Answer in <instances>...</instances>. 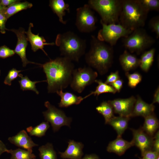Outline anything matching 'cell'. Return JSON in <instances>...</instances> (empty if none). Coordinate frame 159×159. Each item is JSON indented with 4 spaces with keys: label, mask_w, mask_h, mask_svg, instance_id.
<instances>
[{
    "label": "cell",
    "mask_w": 159,
    "mask_h": 159,
    "mask_svg": "<svg viewBox=\"0 0 159 159\" xmlns=\"http://www.w3.org/2000/svg\"><path fill=\"white\" fill-rule=\"evenodd\" d=\"M41 66L46 75L48 93L63 90L70 84L74 69L72 61L63 57H58Z\"/></svg>",
    "instance_id": "obj_1"
},
{
    "label": "cell",
    "mask_w": 159,
    "mask_h": 159,
    "mask_svg": "<svg viewBox=\"0 0 159 159\" xmlns=\"http://www.w3.org/2000/svg\"><path fill=\"white\" fill-rule=\"evenodd\" d=\"M113 54L112 46L92 36L90 49L85 55V59L89 66L96 69L101 75H103L112 65Z\"/></svg>",
    "instance_id": "obj_2"
},
{
    "label": "cell",
    "mask_w": 159,
    "mask_h": 159,
    "mask_svg": "<svg viewBox=\"0 0 159 159\" xmlns=\"http://www.w3.org/2000/svg\"><path fill=\"white\" fill-rule=\"evenodd\" d=\"M149 12L139 0H122L119 23L132 31L144 26Z\"/></svg>",
    "instance_id": "obj_3"
},
{
    "label": "cell",
    "mask_w": 159,
    "mask_h": 159,
    "mask_svg": "<svg viewBox=\"0 0 159 159\" xmlns=\"http://www.w3.org/2000/svg\"><path fill=\"white\" fill-rule=\"evenodd\" d=\"M55 43L63 57L76 62L85 53L87 46L85 40L70 31L58 34Z\"/></svg>",
    "instance_id": "obj_4"
},
{
    "label": "cell",
    "mask_w": 159,
    "mask_h": 159,
    "mask_svg": "<svg viewBox=\"0 0 159 159\" xmlns=\"http://www.w3.org/2000/svg\"><path fill=\"white\" fill-rule=\"evenodd\" d=\"M122 0H90L88 4L101 17L105 24L119 23Z\"/></svg>",
    "instance_id": "obj_5"
},
{
    "label": "cell",
    "mask_w": 159,
    "mask_h": 159,
    "mask_svg": "<svg viewBox=\"0 0 159 159\" xmlns=\"http://www.w3.org/2000/svg\"><path fill=\"white\" fill-rule=\"evenodd\" d=\"M122 42L127 50L140 54L153 45L155 40L142 27L134 30L127 37L123 38Z\"/></svg>",
    "instance_id": "obj_6"
},
{
    "label": "cell",
    "mask_w": 159,
    "mask_h": 159,
    "mask_svg": "<svg viewBox=\"0 0 159 159\" xmlns=\"http://www.w3.org/2000/svg\"><path fill=\"white\" fill-rule=\"evenodd\" d=\"M102 28L99 31L97 38L111 46L115 45L121 37L125 38L133 31L127 29L120 23L105 24L100 21Z\"/></svg>",
    "instance_id": "obj_7"
},
{
    "label": "cell",
    "mask_w": 159,
    "mask_h": 159,
    "mask_svg": "<svg viewBox=\"0 0 159 159\" xmlns=\"http://www.w3.org/2000/svg\"><path fill=\"white\" fill-rule=\"evenodd\" d=\"M98 73L90 67H84L74 69L70 85L72 89L81 93L87 86L95 82Z\"/></svg>",
    "instance_id": "obj_8"
},
{
    "label": "cell",
    "mask_w": 159,
    "mask_h": 159,
    "mask_svg": "<svg viewBox=\"0 0 159 159\" xmlns=\"http://www.w3.org/2000/svg\"><path fill=\"white\" fill-rule=\"evenodd\" d=\"M88 4L77 9L75 25L81 32H91L96 29L97 19Z\"/></svg>",
    "instance_id": "obj_9"
},
{
    "label": "cell",
    "mask_w": 159,
    "mask_h": 159,
    "mask_svg": "<svg viewBox=\"0 0 159 159\" xmlns=\"http://www.w3.org/2000/svg\"><path fill=\"white\" fill-rule=\"evenodd\" d=\"M47 110L43 112L45 120L51 124L54 132L58 131L63 126L70 127L72 118L67 117L64 112L52 105L48 101L44 103Z\"/></svg>",
    "instance_id": "obj_10"
},
{
    "label": "cell",
    "mask_w": 159,
    "mask_h": 159,
    "mask_svg": "<svg viewBox=\"0 0 159 159\" xmlns=\"http://www.w3.org/2000/svg\"><path fill=\"white\" fill-rule=\"evenodd\" d=\"M136 101L134 96L127 98H117L107 102L112 106L114 113L119 116L130 117Z\"/></svg>",
    "instance_id": "obj_11"
},
{
    "label": "cell",
    "mask_w": 159,
    "mask_h": 159,
    "mask_svg": "<svg viewBox=\"0 0 159 159\" xmlns=\"http://www.w3.org/2000/svg\"><path fill=\"white\" fill-rule=\"evenodd\" d=\"M133 138L132 140L134 145L140 150L142 155L146 151L152 150L153 136L150 135L145 132L142 127L137 130L131 129Z\"/></svg>",
    "instance_id": "obj_12"
},
{
    "label": "cell",
    "mask_w": 159,
    "mask_h": 159,
    "mask_svg": "<svg viewBox=\"0 0 159 159\" xmlns=\"http://www.w3.org/2000/svg\"><path fill=\"white\" fill-rule=\"evenodd\" d=\"M15 33L17 38V42L16 47L14 50L15 53L21 58L23 67H25L29 63L41 64L29 61L27 59L26 55V49L28 44V39L26 35L24 29L20 28L18 29H12L8 30Z\"/></svg>",
    "instance_id": "obj_13"
},
{
    "label": "cell",
    "mask_w": 159,
    "mask_h": 159,
    "mask_svg": "<svg viewBox=\"0 0 159 159\" xmlns=\"http://www.w3.org/2000/svg\"><path fill=\"white\" fill-rule=\"evenodd\" d=\"M8 140L16 146L27 150H32V148L38 145L35 143L26 132L22 130L16 135L9 137Z\"/></svg>",
    "instance_id": "obj_14"
},
{
    "label": "cell",
    "mask_w": 159,
    "mask_h": 159,
    "mask_svg": "<svg viewBox=\"0 0 159 159\" xmlns=\"http://www.w3.org/2000/svg\"><path fill=\"white\" fill-rule=\"evenodd\" d=\"M66 150L63 152H59L60 157L63 159H81L83 155V144L81 142L69 140Z\"/></svg>",
    "instance_id": "obj_15"
},
{
    "label": "cell",
    "mask_w": 159,
    "mask_h": 159,
    "mask_svg": "<svg viewBox=\"0 0 159 159\" xmlns=\"http://www.w3.org/2000/svg\"><path fill=\"white\" fill-rule=\"evenodd\" d=\"M33 27V24L30 23L28 31L25 32L28 40L30 43L32 49L34 52L39 49H41L47 56V54L44 49V46L46 45H54L55 43L54 42L47 43L44 37L39 36V34H33L31 31V28Z\"/></svg>",
    "instance_id": "obj_16"
},
{
    "label": "cell",
    "mask_w": 159,
    "mask_h": 159,
    "mask_svg": "<svg viewBox=\"0 0 159 159\" xmlns=\"http://www.w3.org/2000/svg\"><path fill=\"white\" fill-rule=\"evenodd\" d=\"M155 108L153 104L146 102L138 95L131 117L141 116L144 118L154 113Z\"/></svg>",
    "instance_id": "obj_17"
},
{
    "label": "cell",
    "mask_w": 159,
    "mask_h": 159,
    "mask_svg": "<svg viewBox=\"0 0 159 159\" xmlns=\"http://www.w3.org/2000/svg\"><path fill=\"white\" fill-rule=\"evenodd\" d=\"M133 146L134 144L132 140L128 142L122 139L121 137H117L116 139L109 143L107 148V150L109 152L114 153L121 156Z\"/></svg>",
    "instance_id": "obj_18"
},
{
    "label": "cell",
    "mask_w": 159,
    "mask_h": 159,
    "mask_svg": "<svg viewBox=\"0 0 159 159\" xmlns=\"http://www.w3.org/2000/svg\"><path fill=\"white\" fill-rule=\"evenodd\" d=\"M119 60L122 69L126 72L135 69L139 66L140 59L127 50L120 56Z\"/></svg>",
    "instance_id": "obj_19"
},
{
    "label": "cell",
    "mask_w": 159,
    "mask_h": 159,
    "mask_svg": "<svg viewBox=\"0 0 159 159\" xmlns=\"http://www.w3.org/2000/svg\"><path fill=\"white\" fill-rule=\"evenodd\" d=\"M49 6L59 18V21L63 24H66L67 21L64 20L63 17L66 11L70 12L69 4L64 0H51L49 1Z\"/></svg>",
    "instance_id": "obj_20"
},
{
    "label": "cell",
    "mask_w": 159,
    "mask_h": 159,
    "mask_svg": "<svg viewBox=\"0 0 159 159\" xmlns=\"http://www.w3.org/2000/svg\"><path fill=\"white\" fill-rule=\"evenodd\" d=\"M56 92L61 97L58 104L59 107H67L73 105L79 104L84 99L81 96H77L70 92H64L62 90Z\"/></svg>",
    "instance_id": "obj_21"
},
{
    "label": "cell",
    "mask_w": 159,
    "mask_h": 159,
    "mask_svg": "<svg viewBox=\"0 0 159 159\" xmlns=\"http://www.w3.org/2000/svg\"><path fill=\"white\" fill-rule=\"evenodd\" d=\"M129 117L119 116H114L108 122L116 131L117 137H121L125 130L127 128Z\"/></svg>",
    "instance_id": "obj_22"
},
{
    "label": "cell",
    "mask_w": 159,
    "mask_h": 159,
    "mask_svg": "<svg viewBox=\"0 0 159 159\" xmlns=\"http://www.w3.org/2000/svg\"><path fill=\"white\" fill-rule=\"evenodd\" d=\"M143 130L147 133L153 136L159 127V121L154 113L144 117Z\"/></svg>",
    "instance_id": "obj_23"
},
{
    "label": "cell",
    "mask_w": 159,
    "mask_h": 159,
    "mask_svg": "<svg viewBox=\"0 0 159 159\" xmlns=\"http://www.w3.org/2000/svg\"><path fill=\"white\" fill-rule=\"evenodd\" d=\"M155 51V49L153 48L142 53L139 59V66L144 72H147L152 65Z\"/></svg>",
    "instance_id": "obj_24"
},
{
    "label": "cell",
    "mask_w": 159,
    "mask_h": 159,
    "mask_svg": "<svg viewBox=\"0 0 159 159\" xmlns=\"http://www.w3.org/2000/svg\"><path fill=\"white\" fill-rule=\"evenodd\" d=\"M32 4L28 1L21 2L19 1L16 3L6 7L4 13L8 19L14 14L22 10L32 7Z\"/></svg>",
    "instance_id": "obj_25"
},
{
    "label": "cell",
    "mask_w": 159,
    "mask_h": 159,
    "mask_svg": "<svg viewBox=\"0 0 159 159\" xmlns=\"http://www.w3.org/2000/svg\"><path fill=\"white\" fill-rule=\"evenodd\" d=\"M95 82L98 84L95 90L91 92L89 94L84 97V99L92 95H94L95 96H96L97 97L100 95L102 93H111L115 94L117 92L112 86L103 82L101 80H96Z\"/></svg>",
    "instance_id": "obj_26"
},
{
    "label": "cell",
    "mask_w": 159,
    "mask_h": 159,
    "mask_svg": "<svg viewBox=\"0 0 159 159\" xmlns=\"http://www.w3.org/2000/svg\"><path fill=\"white\" fill-rule=\"evenodd\" d=\"M96 109L104 118L105 124H107L108 122L115 116L114 112L111 105L106 101H104L98 106Z\"/></svg>",
    "instance_id": "obj_27"
},
{
    "label": "cell",
    "mask_w": 159,
    "mask_h": 159,
    "mask_svg": "<svg viewBox=\"0 0 159 159\" xmlns=\"http://www.w3.org/2000/svg\"><path fill=\"white\" fill-rule=\"evenodd\" d=\"M6 152L11 154L10 159H36V158L35 155L32 153V150L18 148L8 149Z\"/></svg>",
    "instance_id": "obj_28"
},
{
    "label": "cell",
    "mask_w": 159,
    "mask_h": 159,
    "mask_svg": "<svg viewBox=\"0 0 159 159\" xmlns=\"http://www.w3.org/2000/svg\"><path fill=\"white\" fill-rule=\"evenodd\" d=\"M38 150L40 159H57L56 152L51 143L40 146Z\"/></svg>",
    "instance_id": "obj_29"
},
{
    "label": "cell",
    "mask_w": 159,
    "mask_h": 159,
    "mask_svg": "<svg viewBox=\"0 0 159 159\" xmlns=\"http://www.w3.org/2000/svg\"><path fill=\"white\" fill-rule=\"evenodd\" d=\"M49 126L48 122H43L36 126L29 127L26 130L31 136L41 137L45 135Z\"/></svg>",
    "instance_id": "obj_30"
},
{
    "label": "cell",
    "mask_w": 159,
    "mask_h": 159,
    "mask_svg": "<svg viewBox=\"0 0 159 159\" xmlns=\"http://www.w3.org/2000/svg\"><path fill=\"white\" fill-rule=\"evenodd\" d=\"M19 76L20 78V80L19 81L20 88L23 91L26 90H31L35 92L37 94H39V92L36 88L35 84L37 83L43 81H31L27 76L23 77L21 74H19Z\"/></svg>",
    "instance_id": "obj_31"
},
{
    "label": "cell",
    "mask_w": 159,
    "mask_h": 159,
    "mask_svg": "<svg viewBox=\"0 0 159 159\" xmlns=\"http://www.w3.org/2000/svg\"><path fill=\"white\" fill-rule=\"evenodd\" d=\"M125 74L128 79V85L131 88H135L142 80L141 74L137 72L132 74L126 72Z\"/></svg>",
    "instance_id": "obj_32"
},
{
    "label": "cell",
    "mask_w": 159,
    "mask_h": 159,
    "mask_svg": "<svg viewBox=\"0 0 159 159\" xmlns=\"http://www.w3.org/2000/svg\"><path fill=\"white\" fill-rule=\"evenodd\" d=\"M143 6L148 12L150 11H158L159 0H139Z\"/></svg>",
    "instance_id": "obj_33"
},
{
    "label": "cell",
    "mask_w": 159,
    "mask_h": 159,
    "mask_svg": "<svg viewBox=\"0 0 159 159\" xmlns=\"http://www.w3.org/2000/svg\"><path fill=\"white\" fill-rule=\"evenodd\" d=\"M148 26L153 32L156 34V37H159V16L157 15L152 17L150 20Z\"/></svg>",
    "instance_id": "obj_34"
},
{
    "label": "cell",
    "mask_w": 159,
    "mask_h": 159,
    "mask_svg": "<svg viewBox=\"0 0 159 159\" xmlns=\"http://www.w3.org/2000/svg\"><path fill=\"white\" fill-rule=\"evenodd\" d=\"M22 70H18L15 68H12L10 70L6 77L4 83L5 85L9 86L11 85V82L16 79L19 76V73Z\"/></svg>",
    "instance_id": "obj_35"
},
{
    "label": "cell",
    "mask_w": 159,
    "mask_h": 159,
    "mask_svg": "<svg viewBox=\"0 0 159 159\" xmlns=\"http://www.w3.org/2000/svg\"><path fill=\"white\" fill-rule=\"evenodd\" d=\"M15 53L14 50L11 49L6 46L0 47V58H6L14 55Z\"/></svg>",
    "instance_id": "obj_36"
},
{
    "label": "cell",
    "mask_w": 159,
    "mask_h": 159,
    "mask_svg": "<svg viewBox=\"0 0 159 159\" xmlns=\"http://www.w3.org/2000/svg\"><path fill=\"white\" fill-rule=\"evenodd\" d=\"M120 79L119 72L116 71L115 72H111L107 76L106 80L105 83L107 84H110Z\"/></svg>",
    "instance_id": "obj_37"
},
{
    "label": "cell",
    "mask_w": 159,
    "mask_h": 159,
    "mask_svg": "<svg viewBox=\"0 0 159 159\" xmlns=\"http://www.w3.org/2000/svg\"><path fill=\"white\" fill-rule=\"evenodd\" d=\"M4 11L0 12V31L3 34L6 33V30H7L6 28L5 24L7 20Z\"/></svg>",
    "instance_id": "obj_38"
},
{
    "label": "cell",
    "mask_w": 159,
    "mask_h": 159,
    "mask_svg": "<svg viewBox=\"0 0 159 159\" xmlns=\"http://www.w3.org/2000/svg\"><path fill=\"white\" fill-rule=\"evenodd\" d=\"M159 155V153L150 150L145 152L142 156L143 159H156Z\"/></svg>",
    "instance_id": "obj_39"
},
{
    "label": "cell",
    "mask_w": 159,
    "mask_h": 159,
    "mask_svg": "<svg viewBox=\"0 0 159 159\" xmlns=\"http://www.w3.org/2000/svg\"><path fill=\"white\" fill-rule=\"evenodd\" d=\"M152 150L159 153V132L158 130L155 133L154 136Z\"/></svg>",
    "instance_id": "obj_40"
},
{
    "label": "cell",
    "mask_w": 159,
    "mask_h": 159,
    "mask_svg": "<svg viewBox=\"0 0 159 159\" xmlns=\"http://www.w3.org/2000/svg\"><path fill=\"white\" fill-rule=\"evenodd\" d=\"M123 80L120 79L109 85L112 86L116 90L117 92H119L123 87Z\"/></svg>",
    "instance_id": "obj_41"
},
{
    "label": "cell",
    "mask_w": 159,
    "mask_h": 159,
    "mask_svg": "<svg viewBox=\"0 0 159 159\" xmlns=\"http://www.w3.org/2000/svg\"><path fill=\"white\" fill-rule=\"evenodd\" d=\"M17 0H0V4L7 7L18 1Z\"/></svg>",
    "instance_id": "obj_42"
},
{
    "label": "cell",
    "mask_w": 159,
    "mask_h": 159,
    "mask_svg": "<svg viewBox=\"0 0 159 159\" xmlns=\"http://www.w3.org/2000/svg\"><path fill=\"white\" fill-rule=\"evenodd\" d=\"M159 87L157 88L154 94L152 104L154 103H159Z\"/></svg>",
    "instance_id": "obj_43"
},
{
    "label": "cell",
    "mask_w": 159,
    "mask_h": 159,
    "mask_svg": "<svg viewBox=\"0 0 159 159\" xmlns=\"http://www.w3.org/2000/svg\"><path fill=\"white\" fill-rule=\"evenodd\" d=\"M8 150L5 144L0 140V156L4 153L6 152Z\"/></svg>",
    "instance_id": "obj_44"
},
{
    "label": "cell",
    "mask_w": 159,
    "mask_h": 159,
    "mask_svg": "<svg viewBox=\"0 0 159 159\" xmlns=\"http://www.w3.org/2000/svg\"><path fill=\"white\" fill-rule=\"evenodd\" d=\"M81 159H100L98 155L95 154L86 155Z\"/></svg>",
    "instance_id": "obj_45"
},
{
    "label": "cell",
    "mask_w": 159,
    "mask_h": 159,
    "mask_svg": "<svg viewBox=\"0 0 159 159\" xmlns=\"http://www.w3.org/2000/svg\"><path fill=\"white\" fill-rule=\"evenodd\" d=\"M6 7L0 4V12L4 11Z\"/></svg>",
    "instance_id": "obj_46"
},
{
    "label": "cell",
    "mask_w": 159,
    "mask_h": 159,
    "mask_svg": "<svg viewBox=\"0 0 159 159\" xmlns=\"http://www.w3.org/2000/svg\"><path fill=\"white\" fill-rule=\"evenodd\" d=\"M156 159H159V155H158V156L157 157Z\"/></svg>",
    "instance_id": "obj_47"
},
{
    "label": "cell",
    "mask_w": 159,
    "mask_h": 159,
    "mask_svg": "<svg viewBox=\"0 0 159 159\" xmlns=\"http://www.w3.org/2000/svg\"><path fill=\"white\" fill-rule=\"evenodd\" d=\"M0 74H1V70H0Z\"/></svg>",
    "instance_id": "obj_48"
},
{
    "label": "cell",
    "mask_w": 159,
    "mask_h": 159,
    "mask_svg": "<svg viewBox=\"0 0 159 159\" xmlns=\"http://www.w3.org/2000/svg\"></svg>",
    "instance_id": "obj_49"
}]
</instances>
